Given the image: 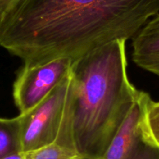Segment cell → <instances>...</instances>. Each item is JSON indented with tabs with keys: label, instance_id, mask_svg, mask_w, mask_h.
<instances>
[{
	"label": "cell",
	"instance_id": "5b68a950",
	"mask_svg": "<svg viewBox=\"0 0 159 159\" xmlns=\"http://www.w3.org/2000/svg\"><path fill=\"white\" fill-rule=\"evenodd\" d=\"M73 61L69 57H61L41 65H23L12 91L14 102L20 113L32 110L44 99L69 75Z\"/></svg>",
	"mask_w": 159,
	"mask_h": 159
},
{
	"label": "cell",
	"instance_id": "3957f363",
	"mask_svg": "<svg viewBox=\"0 0 159 159\" xmlns=\"http://www.w3.org/2000/svg\"><path fill=\"white\" fill-rule=\"evenodd\" d=\"M71 87L70 71L40 103L26 113H20L22 152L53 143L75 150L68 130Z\"/></svg>",
	"mask_w": 159,
	"mask_h": 159
},
{
	"label": "cell",
	"instance_id": "ba28073f",
	"mask_svg": "<svg viewBox=\"0 0 159 159\" xmlns=\"http://www.w3.org/2000/svg\"><path fill=\"white\" fill-rule=\"evenodd\" d=\"M24 159H84L73 149L57 143L23 152Z\"/></svg>",
	"mask_w": 159,
	"mask_h": 159
},
{
	"label": "cell",
	"instance_id": "6da1fadb",
	"mask_svg": "<svg viewBox=\"0 0 159 159\" xmlns=\"http://www.w3.org/2000/svg\"><path fill=\"white\" fill-rule=\"evenodd\" d=\"M159 13V0H16L0 16V46L24 65L75 59L134 38Z\"/></svg>",
	"mask_w": 159,
	"mask_h": 159
},
{
	"label": "cell",
	"instance_id": "52a82bcc",
	"mask_svg": "<svg viewBox=\"0 0 159 159\" xmlns=\"http://www.w3.org/2000/svg\"><path fill=\"white\" fill-rule=\"evenodd\" d=\"M17 152H22L20 116L0 117V159Z\"/></svg>",
	"mask_w": 159,
	"mask_h": 159
},
{
	"label": "cell",
	"instance_id": "7a4b0ae2",
	"mask_svg": "<svg viewBox=\"0 0 159 159\" xmlns=\"http://www.w3.org/2000/svg\"><path fill=\"white\" fill-rule=\"evenodd\" d=\"M126 42H110L73 61L68 130L84 159H102L139 95L127 75Z\"/></svg>",
	"mask_w": 159,
	"mask_h": 159
},
{
	"label": "cell",
	"instance_id": "30bf717a",
	"mask_svg": "<svg viewBox=\"0 0 159 159\" xmlns=\"http://www.w3.org/2000/svg\"><path fill=\"white\" fill-rule=\"evenodd\" d=\"M16 0H0V16L6 12Z\"/></svg>",
	"mask_w": 159,
	"mask_h": 159
},
{
	"label": "cell",
	"instance_id": "8992f818",
	"mask_svg": "<svg viewBox=\"0 0 159 159\" xmlns=\"http://www.w3.org/2000/svg\"><path fill=\"white\" fill-rule=\"evenodd\" d=\"M132 57L138 67L159 76V13L134 37Z\"/></svg>",
	"mask_w": 159,
	"mask_h": 159
},
{
	"label": "cell",
	"instance_id": "277c9868",
	"mask_svg": "<svg viewBox=\"0 0 159 159\" xmlns=\"http://www.w3.org/2000/svg\"><path fill=\"white\" fill-rule=\"evenodd\" d=\"M150 95L140 90L128 116L102 159H159V143L147 119Z\"/></svg>",
	"mask_w": 159,
	"mask_h": 159
},
{
	"label": "cell",
	"instance_id": "9c48e42d",
	"mask_svg": "<svg viewBox=\"0 0 159 159\" xmlns=\"http://www.w3.org/2000/svg\"><path fill=\"white\" fill-rule=\"evenodd\" d=\"M147 119L154 138L159 143V102L151 101L148 108Z\"/></svg>",
	"mask_w": 159,
	"mask_h": 159
},
{
	"label": "cell",
	"instance_id": "8fae6325",
	"mask_svg": "<svg viewBox=\"0 0 159 159\" xmlns=\"http://www.w3.org/2000/svg\"><path fill=\"white\" fill-rule=\"evenodd\" d=\"M3 159H24V157H23V152H17V153L12 154L10 155H8L6 158Z\"/></svg>",
	"mask_w": 159,
	"mask_h": 159
}]
</instances>
